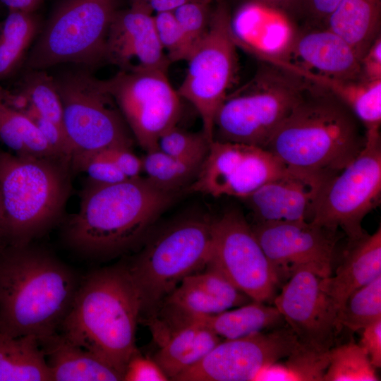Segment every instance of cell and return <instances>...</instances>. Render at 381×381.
I'll use <instances>...</instances> for the list:
<instances>
[{
  "instance_id": "6da1fadb",
  "label": "cell",
  "mask_w": 381,
  "mask_h": 381,
  "mask_svg": "<svg viewBox=\"0 0 381 381\" xmlns=\"http://www.w3.org/2000/svg\"><path fill=\"white\" fill-rule=\"evenodd\" d=\"M80 280L31 243L0 250V332L39 341L58 332Z\"/></svg>"
},
{
  "instance_id": "7a4b0ae2",
  "label": "cell",
  "mask_w": 381,
  "mask_h": 381,
  "mask_svg": "<svg viewBox=\"0 0 381 381\" xmlns=\"http://www.w3.org/2000/svg\"><path fill=\"white\" fill-rule=\"evenodd\" d=\"M176 195L146 177L111 184L88 179L80 193L78 210L64 230L65 242L87 258L117 255L142 237Z\"/></svg>"
},
{
  "instance_id": "3957f363",
  "label": "cell",
  "mask_w": 381,
  "mask_h": 381,
  "mask_svg": "<svg viewBox=\"0 0 381 381\" xmlns=\"http://www.w3.org/2000/svg\"><path fill=\"white\" fill-rule=\"evenodd\" d=\"M361 126L339 98L313 83L265 149L289 168L332 178L363 150Z\"/></svg>"
},
{
  "instance_id": "277c9868",
  "label": "cell",
  "mask_w": 381,
  "mask_h": 381,
  "mask_svg": "<svg viewBox=\"0 0 381 381\" xmlns=\"http://www.w3.org/2000/svg\"><path fill=\"white\" fill-rule=\"evenodd\" d=\"M141 312L140 294L128 266L105 267L81 279L59 330L123 377L138 351L135 332Z\"/></svg>"
},
{
  "instance_id": "5b68a950",
  "label": "cell",
  "mask_w": 381,
  "mask_h": 381,
  "mask_svg": "<svg viewBox=\"0 0 381 381\" xmlns=\"http://www.w3.org/2000/svg\"><path fill=\"white\" fill-rule=\"evenodd\" d=\"M71 163L0 148V250L30 244L59 220L71 190Z\"/></svg>"
},
{
  "instance_id": "8992f818",
  "label": "cell",
  "mask_w": 381,
  "mask_h": 381,
  "mask_svg": "<svg viewBox=\"0 0 381 381\" xmlns=\"http://www.w3.org/2000/svg\"><path fill=\"white\" fill-rule=\"evenodd\" d=\"M264 61L250 80L226 96L215 116L214 140L265 149L312 87L289 61Z\"/></svg>"
},
{
  "instance_id": "52a82bcc",
  "label": "cell",
  "mask_w": 381,
  "mask_h": 381,
  "mask_svg": "<svg viewBox=\"0 0 381 381\" xmlns=\"http://www.w3.org/2000/svg\"><path fill=\"white\" fill-rule=\"evenodd\" d=\"M119 6V0H61L30 49L25 69L72 64L92 70L104 62Z\"/></svg>"
},
{
  "instance_id": "ba28073f",
  "label": "cell",
  "mask_w": 381,
  "mask_h": 381,
  "mask_svg": "<svg viewBox=\"0 0 381 381\" xmlns=\"http://www.w3.org/2000/svg\"><path fill=\"white\" fill-rule=\"evenodd\" d=\"M53 76L62 105V125L75 147L73 156L131 148V131L102 80L81 66Z\"/></svg>"
},
{
  "instance_id": "9c48e42d",
  "label": "cell",
  "mask_w": 381,
  "mask_h": 381,
  "mask_svg": "<svg viewBox=\"0 0 381 381\" xmlns=\"http://www.w3.org/2000/svg\"><path fill=\"white\" fill-rule=\"evenodd\" d=\"M212 220L190 218L170 227L128 266L142 299V310L157 305L187 276L208 264Z\"/></svg>"
},
{
  "instance_id": "30bf717a",
  "label": "cell",
  "mask_w": 381,
  "mask_h": 381,
  "mask_svg": "<svg viewBox=\"0 0 381 381\" xmlns=\"http://www.w3.org/2000/svg\"><path fill=\"white\" fill-rule=\"evenodd\" d=\"M237 44L226 0H216L209 28L188 59V70L177 92L198 112L202 132L211 143L218 109L232 85L238 67Z\"/></svg>"
},
{
  "instance_id": "8fae6325",
  "label": "cell",
  "mask_w": 381,
  "mask_h": 381,
  "mask_svg": "<svg viewBox=\"0 0 381 381\" xmlns=\"http://www.w3.org/2000/svg\"><path fill=\"white\" fill-rule=\"evenodd\" d=\"M365 138L357 157L322 188L310 221L334 231L341 229L349 242L367 234L362 227L363 219L380 202V130L365 131Z\"/></svg>"
},
{
  "instance_id": "7c38bea8",
  "label": "cell",
  "mask_w": 381,
  "mask_h": 381,
  "mask_svg": "<svg viewBox=\"0 0 381 381\" xmlns=\"http://www.w3.org/2000/svg\"><path fill=\"white\" fill-rule=\"evenodd\" d=\"M167 71L137 68L119 71L102 80L140 146L150 152L159 149L160 137L177 126L181 99L167 77Z\"/></svg>"
},
{
  "instance_id": "4fadbf2b",
  "label": "cell",
  "mask_w": 381,
  "mask_h": 381,
  "mask_svg": "<svg viewBox=\"0 0 381 381\" xmlns=\"http://www.w3.org/2000/svg\"><path fill=\"white\" fill-rule=\"evenodd\" d=\"M208 264L219 269L253 301L274 300L280 277L239 210H229L212 220Z\"/></svg>"
},
{
  "instance_id": "5bb4252c",
  "label": "cell",
  "mask_w": 381,
  "mask_h": 381,
  "mask_svg": "<svg viewBox=\"0 0 381 381\" xmlns=\"http://www.w3.org/2000/svg\"><path fill=\"white\" fill-rule=\"evenodd\" d=\"M298 343L286 323L268 332L226 339L172 380L253 381L262 368L287 357Z\"/></svg>"
},
{
  "instance_id": "9a60e30c",
  "label": "cell",
  "mask_w": 381,
  "mask_h": 381,
  "mask_svg": "<svg viewBox=\"0 0 381 381\" xmlns=\"http://www.w3.org/2000/svg\"><path fill=\"white\" fill-rule=\"evenodd\" d=\"M286 169V166L264 148L214 140L190 189L213 197L244 199Z\"/></svg>"
},
{
  "instance_id": "2e32d148",
  "label": "cell",
  "mask_w": 381,
  "mask_h": 381,
  "mask_svg": "<svg viewBox=\"0 0 381 381\" xmlns=\"http://www.w3.org/2000/svg\"><path fill=\"white\" fill-rule=\"evenodd\" d=\"M323 278L309 267L295 269L273 300L299 341L321 351H329L342 327L338 312L322 289Z\"/></svg>"
},
{
  "instance_id": "e0dca14e",
  "label": "cell",
  "mask_w": 381,
  "mask_h": 381,
  "mask_svg": "<svg viewBox=\"0 0 381 381\" xmlns=\"http://www.w3.org/2000/svg\"><path fill=\"white\" fill-rule=\"evenodd\" d=\"M252 229L280 278L301 266L332 275L337 231L306 221L256 222Z\"/></svg>"
},
{
  "instance_id": "ac0fdd59",
  "label": "cell",
  "mask_w": 381,
  "mask_h": 381,
  "mask_svg": "<svg viewBox=\"0 0 381 381\" xmlns=\"http://www.w3.org/2000/svg\"><path fill=\"white\" fill-rule=\"evenodd\" d=\"M152 13L142 0H133L129 8L119 9L109 31L105 61L119 71L168 70L171 63L159 41Z\"/></svg>"
},
{
  "instance_id": "d6986e66",
  "label": "cell",
  "mask_w": 381,
  "mask_h": 381,
  "mask_svg": "<svg viewBox=\"0 0 381 381\" xmlns=\"http://www.w3.org/2000/svg\"><path fill=\"white\" fill-rule=\"evenodd\" d=\"M330 179L286 167L280 176L264 184L244 200L256 222H310L318 196Z\"/></svg>"
},
{
  "instance_id": "ffe728a7",
  "label": "cell",
  "mask_w": 381,
  "mask_h": 381,
  "mask_svg": "<svg viewBox=\"0 0 381 381\" xmlns=\"http://www.w3.org/2000/svg\"><path fill=\"white\" fill-rule=\"evenodd\" d=\"M289 53L295 70L314 84L361 79V60L356 52L327 28H315L295 37Z\"/></svg>"
},
{
  "instance_id": "44dd1931",
  "label": "cell",
  "mask_w": 381,
  "mask_h": 381,
  "mask_svg": "<svg viewBox=\"0 0 381 381\" xmlns=\"http://www.w3.org/2000/svg\"><path fill=\"white\" fill-rule=\"evenodd\" d=\"M381 276V227L373 234L349 242L342 260L332 277L321 280L322 289L337 312L356 290Z\"/></svg>"
},
{
  "instance_id": "7402d4cb",
  "label": "cell",
  "mask_w": 381,
  "mask_h": 381,
  "mask_svg": "<svg viewBox=\"0 0 381 381\" xmlns=\"http://www.w3.org/2000/svg\"><path fill=\"white\" fill-rule=\"evenodd\" d=\"M39 341L52 381L123 380V375L109 363L59 332Z\"/></svg>"
},
{
  "instance_id": "603a6c76",
  "label": "cell",
  "mask_w": 381,
  "mask_h": 381,
  "mask_svg": "<svg viewBox=\"0 0 381 381\" xmlns=\"http://www.w3.org/2000/svg\"><path fill=\"white\" fill-rule=\"evenodd\" d=\"M325 28L344 39L361 60L380 36L381 0H341Z\"/></svg>"
},
{
  "instance_id": "cb8c5ba5",
  "label": "cell",
  "mask_w": 381,
  "mask_h": 381,
  "mask_svg": "<svg viewBox=\"0 0 381 381\" xmlns=\"http://www.w3.org/2000/svg\"><path fill=\"white\" fill-rule=\"evenodd\" d=\"M181 315L185 317L183 322L200 325L226 339L241 338L286 323L275 306L256 301L215 314Z\"/></svg>"
},
{
  "instance_id": "d4e9b609",
  "label": "cell",
  "mask_w": 381,
  "mask_h": 381,
  "mask_svg": "<svg viewBox=\"0 0 381 381\" xmlns=\"http://www.w3.org/2000/svg\"><path fill=\"white\" fill-rule=\"evenodd\" d=\"M220 341L209 329L185 322L164 341L154 361L173 380L200 361Z\"/></svg>"
},
{
  "instance_id": "484cf974",
  "label": "cell",
  "mask_w": 381,
  "mask_h": 381,
  "mask_svg": "<svg viewBox=\"0 0 381 381\" xmlns=\"http://www.w3.org/2000/svg\"><path fill=\"white\" fill-rule=\"evenodd\" d=\"M0 381H52L37 337L0 332Z\"/></svg>"
},
{
  "instance_id": "4316f807",
  "label": "cell",
  "mask_w": 381,
  "mask_h": 381,
  "mask_svg": "<svg viewBox=\"0 0 381 381\" xmlns=\"http://www.w3.org/2000/svg\"><path fill=\"white\" fill-rule=\"evenodd\" d=\"M41 28V20L35 12L8 11L0 23V83L24 64Z\"/></svg>"
},
{
  "instance_id": "83f0119b",
  "label": "cell",
  "mask_w": 381,
  "mask_h": 381,
  "mask_svg": "<svg viewBox=\"0 0 381 381\" xmlns=\"http://www.w3.org/2000/svg\"><path fill=\"white\" fill-rule=\"evenodd\" d=\"M0 145L20 156L64 159L49 147L39 128L27 115L4 101L1 85Z\"/></svg>"
},
{
  "instance_id": "f1b7e54d",
  "label": "cell",
  "mask_w": 381,
  "mask_h": 381,
  "mask_svg": "<svg viewBox=\"0 0 381 381\" xmlns=\"http://www.w3.org/2000/svg\"><path fill=\"white\" fill-rule=\"evenodd\" d=\"M284 362L262 368L253 381H323L329 363V351L298 343Z\"/></svg>"
},
{
  "instance_id": "f546056e",
  "label": "cell",
  "mask_w": 381,
  "mask_h": 381,
  "mask_svg": "<svg viewBox=\"0 0 381 381\" xmlns=\"http://www.w3.org/2000/svg\"><path fill=\"white\" fill-rule=\"evenodd\" d=\"M323 87L334 94L350 109L365 131L380 130L381 79L325 82Z\"/></svg>"
},
{
  "instance_id": "4dcf8cb0",
  "label": "cell",
  "mask_w": 381,
  "mask_h": 381,
  "mask_svg": "<svg viewBox=\"0 0 381 381\" xmlns=\"http://www.w3.org/2000/svg\"><path fill=\"white\" fill-rule=\"evenodd\" d=\"M142 162L146 178L157 188L172 193L193 181L202 164L171 156L159 149L147 152Z\"/></svg>"
},
{
  "instance_id": "1f68e13d",
  "label": "cell",
  "mask_w": 381,
  "mask_h": 381,
  "mask_svg": "<svg viewBox=\"0 0 381 381\" xmlns=\"http://www.w3.org/2000/svg\"><path fill=\"white\" fill-rule=\"evenodd\" d=\"M14 92L24 97L40 115L62 125L61 99L54 76L46 70L25 69Z\"/></svg>"
},
{
  "instance_id": "d6a6232c",
  "label": "cell",
  "mask_w": 381,
  "mask_h": 381,
  "mask_svg": "<svg viewBox=\"0 0 381 381\" xmlns=\"http://www.w3.org/2000/svg\"><path fill=\"white\" fill-rule=\"evenodd\" d=\"M375 368L365 351L353 341L333 346L323 381H377Z\"/></svg>"
},
{
  "instance_id": "836d02e7",
  "label": "cell",
  "mask_w": 381,
  "mask_h": 381,
  "mask_svg": "<svg viewBox=\"0 0 381 381\" xmlns=\"http://www.w3.org/2000/svg\"><path fill=\"white\" fill-rule=\"evenodd\" d=\"M381 319V276L353 291L338 313L341 327L363 329Z\"/></svg>"
},
{
  "instance_id": "e575fe53",
  "label": "cell",
  "mask_w": 381,
  "mask_h": 381,
  "mask_svg": "<svg viewBox=\"0 0 381 381\" xmlns=\"http://www.w3.org/2000/svg\"><path fill=\"white\" fill-rule=\"evenodd\" d=\"M210 145L202 131L193 133L176 126L160 137L158 147L171 156L202 163Z\"/></svg>"
},
{
  "instance_id": "d590c367",
  "label": "cell",
  "mask_w": 381,
  "mask_h": 381,
  "mask_svg": "<svg viewBox=\"0 0 381 381\" xmlns=\"http://www.w3.org/2000/svg\"><path fill=\"white\" fill-rule=\"evenodd\" d=\"M159 41L170 63L188 61L195 45L179 24L172 11L154 16Z\"/></svg>"
},
{
  "instance_id": "8d00e7d4",
  "label": "cell",
  "mask_w": 381,
  "mask_h": 381,
  "mask_svg": "<svg viewBox=\"0 0 381 381\" xmlns=\"http://www.w3.org/2000/svg\"><path fill=\"white\" fill-rule=\"evenodd\" d=\"M212 2L213 0H189L172 11L195 47L208 30L213 8Z\"/></svg>"
},
{
  "instance_id": "74e56055",
  "label": "cell",
  "mask_w": 381,
  "mask_h": 381,
  "mask_svg": "<svg viewBox=\"0 0 381 381\" xmlns=\"http://www.w3.org/2000/svg\"><path fill=\"white\" fill-rule=\"evenodd\" d=\"M21 112L35 123L54 152L71 165L75 147L63 126L42 116L29 104Z\"/></svg>"
},
{
  "instance_id": "f35d334b",
  "label": "cell",
  "mask_w": 381,
  "mask_h": 381,
  "mask_svg": "<svg viewBox=\"0 0 381 381\" xmlns=\"http://www.w3.org/2000/svg\"><path fill=\"white\" fill-rule=\"evenodd\" d=\"M126 381H167L169 378L155 361L138 351L128 362L123 377Z\"/></svg>"
},
{
  "instance_id": "ab89813d",
  "label": "cell",
  "mask_w": 381,
  "mask_h": 381,
  "mask_svg": "<svg viewBox=\"0 0 381 381\" xmlns=\"http://www.w3.org/2000/svg\"><path fill=\"white\" fill-rule=\"evenodd\" d=\"M127 147H116L102 152L109 157L127 179L140 176L143 171L142 159Z\"/></svg>"
},
{
  "instance_id": "60d3db41",
  "label": "cell",
  "mask_w": 381,
  "mask_h": 381,
  "mask_svg": "<svg viewBox=\"0 0 381 381\" xmlns=\"http://www.w3.org/2000/svg\"><path fill=\"white\" fill-rule=\"evenodd\" d=\"M359 345L367 353L370 363L376 368L381 367V319L363 329Z\"/></svg>"
},
{
  "instance_id": "b9f144b4",
  "label": "cell",
  "mask_w": 381,
  "mask_h": 381,
  "mask_svg": "<svg viewBox=\"0 0 381 381\" xmlns=\"http://www.w3.org/2000/svg\"><path fill=\"white\" fill-rule=\"evenodd\" d=\"M363 80L381 79V35L371 44L361 59Z\"/></svg>"
},
{
  "instance_id": "7bdbcfd3",
  "label": "cell",
  "mask_w": 381,
  "mask_h": 381,
  "mask_svg": "<svg viewBox=\"0 0 381 381\" xmlns=\"http://www.w3.org/2000/svg\"><path fill=\"white\" fill-rule=\"evenodd\" d=\"M341 0H302L300 8L313 23L325 27L326 21Z\"/></svg>"
},
{
  "instance_id": "ee69618b",
  "label": "cell",
  "mask_w": 381,
  "mask_h": 381,
  "mask_svg": "<svg viewBox=\"0 0 381 381\" xmlns=\"http://www.w3.org/2000/svg\"><path fill=\"white\" fill-rule=\"evenodd\" d=\"M44 0H0L8 11L35 12Z\"/></svg>"
},
{
  "instance_id": "f6af8a7d",
  "label": "cell",
  "mask_w": 381,
  "mask_h": 381,
  "mask_svg": "<svg viewBox=\"0 0 381 381\" xmlns=\"http://www.w3.org/2000/svg\"><path fill=\"white\" fill-rule=\"evenodd\" d=\"M156 13L173 11L178 6L189 0H142Z\"/></svg>"
},
{
  "instance_id": "bcb514c9",
  "label": "cell",
  "mask_w": 381,
  "mask_h": 381,
  "mask_svg": "<svg viewBox=\"0 0 381 381\" xmlns=\"http://www.w3.org/2000/svg\"><path fill=\"white\" fill-rule=\"evenodd\" d=\"M302 0H248L270 8L288 9L291 7H300Z\"/></svg>"
},
{
  "instance_id": "7dc6e473",
  "label": "cell",
  "mask_w": 381,
  "mask_h": 381,
  "mask_svg": "<svg viewBox=\"0 0 381 381\" xmlns=\"http://www.w3.org/2000/svg\"><path fill=\"white\" fill-rule=\"evenodd\" d=\"M0 219H1V206H0Z\"/></svg>"
},
{
  "instance_id": "c3c4849f",
  "label": "cell",
  "mask_w": 381,
  "mask_h": 381,
  "mask_svg": "<svg viewBox=\"0 0 381 381\" xmlns=\"http://www.w3.org/2000/svg\"><path fill=\"white\" fill-rule=\"evenodd\" d=\"M1 23V22H0Z\"/></svg>"
}]
</instances>
